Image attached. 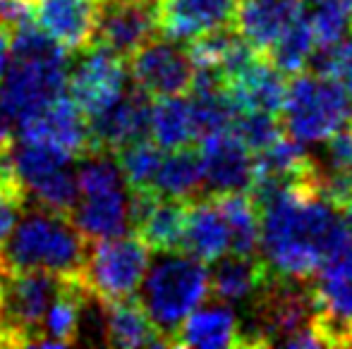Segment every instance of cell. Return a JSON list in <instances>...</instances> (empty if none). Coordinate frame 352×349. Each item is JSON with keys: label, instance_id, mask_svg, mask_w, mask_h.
<instances>
[{"label": "cell", "instance_id": "4316f807", "mask_svg": "<svg viewBox=\"0 0 352 349\" xmlns=\"http://www.w3.org/2000/svg\"><path fill=\"white\" fill-rule=\"evenodd\" d=\"M24 194H27V204L70 215L79 199L77 177H74V170L70 165H63V168L43 175L41 180L32 182L24 189Z\"/></svg>", "mask_w": 352, "mask_h": 349}, {"label": "cell", "instance_id": "4fadbf2b", "mask_svg": "<svg viewBox=\"0 0 352 349\" xmlns=\"http://www.w3.org/2000/svg\"><path fill=\"white\" fill-rule=\"evenodd\" d=\"M204 158V191H247L254 180V154L230 130L216 132L199 139Z\"/></svg>", "mask_w": 352, "mask_h": 349}, {"label": "cell", "instance_id": "7c38bea8", "mask_svg": "<svg viewBox=\"0 0 352 349\" xmlns=\"http://www.w3.org/2000/svg\"><path fill=\"white\" fill-rule=\"evenodd\" d=\"M158 36L190 43L201 34L232 27L237 0H153Z\"/></svg>", "mask_w": 352, "mask_h": 349}, {"label": "cell", "instance_id": "44dd1931", "mask_svg": "<svg viewBox=\"0 0 352 349\" xmlns=\"http://www.w3.org/2000/svg\"><path fill=\"white\" fill-rule=\"evenodd\" d=\"M151 189L166 199H199L204 191V158H201L199 144H187L168 151V156L161 158Z\"/></svg>", "mask_w": 352, "mask_h": 349}, {"label": "cell", "instance_id": "30bf717a", "mask_svg": "<svg viewBox=\"0 0 352 349\" xmlns=\"http://www.w3.org/2000/svg\"><path fill=\"white\" fill-rule=\"evenodd\" d=\"M153 98L137 84L127 86L125 93L103 110L87 115L91 151H118L127 141L148 136Z\"/></svg>", "mask_w": 352, "mask_h": 349}, {"label": "cell", "instance_id": "2e32d148", "mask_svg": "<svg viewBox=\"0 0 352 349\" xmlns=\"http://www.w3.org/2000/svg\"><path fill=\"white\" fill-rule=\"evenodd\" d=\"M180 252L195 256L201 263H211L230 252V232L211 196L192 199L187 206V223L182 232Z\"/></svg>", "mask_w": 352, "mask_h": 349}, {"label": "cell", "instance_id": "9a60e30c", "mask_svg": "<svg viewBox=\"0 0 352 349\" xmlns=\"http://www.w3.org/2000/svg\"><path fill=\"white\" fill-rule=\"evenodd\" d=\"M70 218L89 242L127 232L132 230L130 189L116 186V189L98 191V194L79 196Z\"/></svg>", "mask_w": 352, "mask_h": 349}, {"label": "cell", "instance_id": "f1b7e54d", "mask_svg": "<svg viewBox=\"0 0 352 349\" xmlns=\"http://www.w3.org/2000/svg\"><path fill=\"white\" fill-rule=\"evenodd\" d=\"M230 132L252 151V154H261L269 149L274 141H278L285 134L280 115L264 110H250V112H237L232 117Z\"/></svg>", "mask_w": 352, "mask_h": 349}, {"label": "cell", "instance_id": "1f68e13d", "mask_svg": "<svg viewBox=\"0 0 352 349\" xmlns=\"http://www.w3.org/2000/svg\"><path fill=\"white\" fill-rule=\"evenodd\" d=\"M8 60H10V36L0 29V75L8 67Z\"/></svg>", "mask_w": 352, "mask_h": 349}, {"label": "cell", "instance_id": "cb8c5ba5", "mask_svg": "<svg viewBox=\"0 0 352 349\" xmlns=\"http://www.w3.org/2000/svg\"><path fill=\"white\" fill-rule=\"evenodd\" d=\"M148 136L163 151L195 144L197 134H195V122H192L190 101L185 96L153 98L151 117H148Z\"/></svg>", "mask_w": 352, "mask_h": 349}, {"label": "cell", "instance_id": "9c48e42d", "mask_svg": "<svg viewBox=\"0 0 352 349\" xmlns=\"http://www.w3.org/2000/svg\"><path fill=\"white\" fill-rule=\"evenodd\" d=\"M153 36H158L153 0H96V43L127 60Z\"/></svg>", "mask_w": 352, "mask_h": 349}, {"label": "cell", "instance_id": "52a82bcc", "mask_svg": "<svg viewBox=\"0 0 352 349\" xmlns=\"http://www.w3.org/2000/svg\"><path fill=\"white\" fill-rule=\"evenodd\" d=\"M79 60L67 67L65 91L87 115L103 110L125 93L127 88V60L103 43L94 41L89 48L77 53Z\"/></svg>", "mask_w": 352, "mask_h": 349}, {"label": "cell", "instance_id": "5b68a950", "mask_svg": "<svg viewBox=\"0 0 352 349\" xmlns=\"http://www.w3.org/2000/svg\"><path fill=\"white\" fill-rule=\"evenodd\" d=\"M148 263L151 249L135 230L116 237L91 239L82 268V282L96 302L135 297Z\"/></svg>", "mask_w": 352, "mask_h": 349}, {"label": "cell", "instance_id": "ac0fdd59", "mask_svg": "<svg viewBox=\"0 0 352 349\" xmlns=\"http://www.w3.org/2000/svg\"><path fill=\"white\" fill-rule=\"evenodd\" d=\"M103 316V342L111 347L137 349V347H168L148 321L140 299L127 297L116 302H98Z\"/></svg>", "mask_w": 352, "mask_h": 349}, {"label": "cell", "instance_id": "d6986e66", "mask_svg": "<svg viewBox=\"0 0 352 349\" xmlns=\"http://www.w3.org/2000/svg\"><path fill=\"white\" fill-rule=\"evenodd\" d=\"M91 294L87 292L79 278H63L51 306L41 321V335L36 347H70L79 340V321L82 309L89 304Z\"/></svg>", "mask_w": 352, "mask_h": 349}, {"label": "cell", "instance_id": "ba28073f", "mask_svg": "<svg viewBox=\"0 0 352 349\" xmlns=\"http://www.w3.org/2000/svg\"><path fill=\"white\" fill-rule=\"evenodd\" d=\"M127 72L132 84L144 88L151 98L187 96L195 65L182 43L153 36L127 58Z\"/></svg>", "mask_w": 352, "mask_h": 349}, {"label": "cell", "instance_id": "7402d4cb", "mask_svg": "<svg viewBox=\"0 0 352 349\" xmlns=\"http://www.w3.org/2000/svg\"><path fill=\"white\" fill-rule=\"evenodd\" d=\"M187 206L190 201L166 199V196H158L151 204V208L135 228V232L151 249V254L180 252L182 232H185L187 223Z\"/></svg>", "mask_w": 352, "mask_h": 349}, {"label": "cell", "instance_id": "d4e9b609", "mask_svg": "<svg viewBox=\"0 0 352 349\" xmlns=\"http://www.w3.org/2000/svg\"><path fill=\"white\" fill-rule=\"evenodd\" d=\"M314 46L316 43H314V34H311V27H309V17H307V12H300L278 34V38L271 43V48L264 53V58L278 72L290 77L305 70Z\"/></svg>", "mask_w": 352, "mask_h": 349}, {"label": "cell", "instance_id": "484cf974", "mask_svg": "<svg viewBox=\"0 0 352 349\" xmlns=\"http://www.w3.org/2000/svg\"><path fill=\"white\" fill-rule=\"evenodd\" d=\"M113 156H116L127 189H151L153 177H156V170L163 158V149L151 136L127 141L125 146L113 151Z\"/></svg>", "mask_w": 352, "mask_h": 349}, {"label": "cell", "instance_id": "7a4b0ae2", "mask_svg": "<svg viewBox=\"0 0 352 349\" xmlns=\"http://www.w3.org/2000/svg\"><path fill=\"white\" fill-rule=\"evenodd\" d=\"M87 249L89 239L79 232L70 215L27 204L0 247V265L82 280Z\"/></svg>", "mask_w": 352, "mask_h": 349}, {"label": "cell", "instance_id": "603a6c76", "mask_svg": "<svg viewBox=\"0 0 352 349\" xmlns=\"http://www.w3.org/2000/svg\"><path fill=\"white\" fill-rule=\"evenodd\" d=\"M218 206L230 232V254L256 256L259 252V210L247 191L206 194Z\"/></svg>", "mask_w": 352, "mask_h": 349}, {"label": "cell", "instance_id": "e0dca14e", "mask_svg": "<svg viewBox=\"0 0 352 349\" xmlns=\"http://www.w3.org/2000/svg\"><path fill=\"white\" fill-rule=\"evenodd\" d=\"M237 316L228 302H213L209 306H197L182 321L173 335L170 347H197V349H223L237 347Z\"/></svg>", "mask_w": 352, "mask_h": 349}, {"label": "cell", "instance_id": "8fae6325", "mask_svg": "<svg viewBox=\"0 0 352 349\" xmlns=\"http://www.w3.org/2000/svg\"><path fill=\"white\" fill-rule=\"evenodd\" d=\"M14 136L24 141L51 144L56 149L70 154L74 160L91 154L87 117L79 110L77 103L67 96V91L60 98H56L46 110L19 122L17 130H14Z\"/></svg>", "mask_w": 352, "mask_h": 349}, {"label": "cell", "instance_id": "8992f818", "mask_svg": "<svg viewBox=\"0 0 352 349\" xmlns=\"http://www.w3.org/2000/svg\"><path fill=\"white\" fill-rule=\"evenodd\" d=\"M70 58H10L0 75V117L17 130L19 122L46 110L65 93Z\"/></svg>", "mask_w": 352, "mask_h": 349}, {"label": "cell", "instance_id": "5bb4252c", "mask_svg": "<svg viewBox=\"0 0 352 349\" xmlns=\"http://www.w3.org/2000/svg\"><path fill=\"white\" fill-rule=\"evenodd\" d=\"M36 22L63 51L77 56L94 43L96 0H38Z\"/></svg>", "mask_w": 352, "mask_h": 349}, {"label": "cell", "instance_id": "277c9868", "mask_svg": "<svg viewBox=\"0 0 352 349\" xmlns=\"http://www.w3.org/2000/svg\"><path fill=\"white\" fill-rule=\"evenodd\" d=\"M280 120L285 134L302 144L329 139L336 130L350 122V101L345 86L309 70L290 75Z\"/></svg>", "mask_w": 352, "mask_h": 349}, {"label": "cell", "instance_id": "4dcf8cb0", "mask_svg": "<svg viewBox=\"0 0 352 349\" xmlns=\"http://www.w3.org/2000/svg\"><path fill=\"white\" fill-rule=\"evenodd\" d=\"M24 206H27V199H24L22 191L0 186V247L5 244V239H8L10 230L14 228Z\"/></svg>", "mask_w": 352, "mask_h": 349}, {"label": "cell", "instance_id": "6da1fadb", "mask_svg": "<svg viewBox=\"0 0 352 349\" xmlns=\"http://www.w3.org/2000/svg\"><path fill=\"white\" fill-rule=\"evenodd\" d=\"M256 210L261 261L278 278L309 280L352 239L338 208L321 196L316 168L278 184Z\"/></svg>", "mask_w": 352, "mask_h": 349}, {"label": "cell", "instance_id": "3957f363", "mask_svg": "<svg viewBox=\"0 0 352 349\" xmlns=\"http://www.w3.org/2000/svg\"><path fill=\"white\" fill-rule=\"evenodd\" d=\"M137 292L148 321L170 347L182 321L209 297V270L185 252H161Z\"/></svg>", "mask_w": 352, "mask_h": 349}, {"label": "cell", "instance_id": "ffe728a7", "mask_svg": "<svg viewBox=\"0 0 352 349\" xmlns=\"http://www.w3.org/2000/svg\"><path fill=\"white\" fill-rule=\"evenodd\" d=\"M211 263L209 294L228 304L252 299L261 289V285L271 278L269 268L256 256H240V254L228 252Z\"/></svg>", "mask_w": 352, "mask_h": 349}, {"label": "cell", "instance_id": "83f0119b", "mask_svg": "<svg viewBox=\"0 0 352 349\" xmlns=\"http://www.w3.org/2000/svg\"><path fill=\"white\" fill-rule=\"evenodd\" d=\"M309 27L316 46H336L352 29V0H307Z\"/></svg>", "mask_w": 352, "mask_h": 349}, {"label": "cell", "instance_id": "f546056e", "mask_svg": "<svg viewBox=\"0 0 352 349\" xmlns=\"http://www.w3.org/2000/svg\"><path fill=\"white\" fill-rule=\"evenodd\" d=\"M38 0H0V29L12 36L17 29L36 24Z\"/></svg>", "mask_w": 352, "mask_h": 349}]
</instances>
